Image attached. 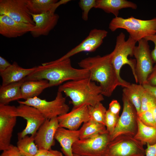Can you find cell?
Wrapping results in <instances>:
<instances>
[{
	"label": "cell",
	"mask_w": 156,
	"mask_h": 156,
	"mask_svg": "<svg viewBox=\"0 0 156 156\" xmlns=\"http://www.w3.org/2000/svg\"><path fill=\"white\" fill-rule=\"evenodd\" d=\"M35 25L17 22L8 16L0 15V34L8 38L20 37L30 32Z\"/></svg>",
	"instance_id": "cell-18"
},
{
	"label": "cell",
	"mask_w": 156,
	"mask_h": 156,
	"mask_svg": "<svg viewBox=\"0 0 156 156\" xmlns=\"http://www.w3.org/2000/svg\"><path fill=\"white\" fill-rule=\"evenodd\" d=\"M19 104L16 107L17 116L25 119L27 124L25 128L18 133V139L28 135L34 136L46 119L35 107L25 104Z\"/></svg>",
	"instance_id": "cell-12"
},
{
	"label": "cell",
	"mask_w": 156,
	"mask_h": 156,
	"mask_svg": "<svg viewBox=\"0 0 156 156\" xmlns=\"http://www.w3.org/2000/svg\"><path fill=\"white\" fill-rule=\"evenodd\" d=\"M31 14L35 25L30 32L35 38L47 35L56 25L59 18L58 14L50 11L40 14Z\"/></svg>",
	"instance_id": "cell-17"
},
{
	"label": "cell",
	"mask_w": 156,
	"mask_h": 156,
	"mask_svg": "<svg viewBox=\"0 0 156 156\" xmlns=\"http://www.w3.org/2000/svg\"><path fill=\"white\" fill-rule=\"evenodd\" d=\"M155 64L152 72L147 78L146 84L153 86H156V63Z\"/></svg>",
	"instance_id": "cell-36"
},
{
	"label": "cell",
	"mask_w": 156,
	"mask_h": 156,
	"mask_svg": "<svg viewBox=\"0 0 156 156\" xmlns=\"http://www.w3.org/2000/svg\"><path fill=\"white\" fill-rule=\"evenodd\" d=\"M16 146L24 156H35L39 150L35 143L34 136L31 135L18 139Z\"/></svg>",
	"instance_id": "cell-27"
},
{
	"label": "cell",
	"mask_w": 156,
	"mask_h": 156,
	"mask_svg": "<svg viewBox=\"0 0 156 156\" xmlns=\"http://www.w3.org/2000/svg\"><path fill=\"white\" fill-rule=\"evenodd\" d=\"M109 28L113 32L119 29H125L129 36L137 42L156 34V17L149 20L133 16L127 18L115 17L110 22Z\"/></svg>",
	"instance_id": "cell-4"
},
{
	"label": "cell",
	"mask_w": 156,
	"mask_h": 156,
	"mask_svg": "<svg viewBox=\"0 0 156 156\" xmlns=\"http://www.w3.org/2000/svg\"><path fill=\"white\" fill-rule=\"evenodd\" d=\"M36 66L29 68H23L15 62L4 71L0 72L2 80V85L19 81L29 75L36 69Z\"/></svg>",
	"instance_id": "cell-20"
},
{
	"label": "cell",
	"mask_w": 156,
	"mask_h": 156,
	"mask_svg": "<svg viewBox=\"0 0 156 156\" xmlns=\"http://www.w3.org/2000/svg\"><path fill=\"white\" fill-rule=\"evenodd\" d=\"M145 150L146 156H156V143L151 145L147 144Z\"/></svg>",
	"instance_id": "cell-38"
},
{
	"label": "cell",
	"mask_w": 156,
	"mask_h": 156,
	"mask_svg": "<svg viewBox=\"0 0 156 156\" xmlns=\"http://www.w3.org/2000/svg\"><path fill=\"white\" fill-rule=\"evenodd\" d=\"M58 91L70 98L73 108L83 105L94 106L104 100L100 86L89 78L67 81L60 85Z\"/></svg>",
	"instance_id": "cell-3"
},
{
	"label": "cell",
	"mask_w": 156,
	"mask_h": 156,
	"mask_svg": "<svg viewBox=\"0 0 156 156\" xmlns=\"http://www.w3.org/2000/svg\"><path fill=\"white\" fill-rule=\"evenodd\" d=\"M47 156H63L62 153L57 150L51 149L47 151Z\"/></svg>",
	"instance_id": "cell-42"
},
{
	"label": "cell",
	"mask_w": 156,
	"mask_h": 156,
	"mask_svg": "<svg viewBox=\"0 0 156 156\" xmlns=\"http://www.w3.org/2000/svg\"><path fill=\"white\" fill-rule=\"evenodd\" d=\"M96 0H80L79 5L82 11V18L85 21L88 18V14L92 8H95Z\"/></svg>",
	"instance_id": "cell-32"
},
{
	"label": "cell",
	"mask_w": 156,
	"mask_h": 156,
	"mask_svg": "<svg viewBox=\"0 0 156 156\" xmlns=\"http://www.w3.org/2000/svg\"><path fill=\"white\" fill-rule=\"evenodd\" d=\"M11 64L5 58L1 56H0V72L5 70Z\"/></svg>",
	"instance_id": "cell-39"
},
{
	"label": "cell",
	"mask_w": 156,
	"mask_h": 156,
	"mask_svg": "<svg viewBox=\"0 0 156 156\" xmlns=\"http://www.w3.org/2000/svg\"><path fill=\"white\" fill-rule=\"evenodd\" d=\"M143 146L133 136L120 135L109 142L107 156H144Z\"/></svg>",
	"instance_id": "cell-10"
},
{
	"label": "cell",
	"mask_w": 156,
	"mask_h": 156,
	"mask_svg": "<svg viewBox=\"0 0 156 156\" xmlns=\"http://www.w3.org/2000/svg\"><path fill=\"white\" fill-rule=\"evenodd\" d=\"M90 119L105 125L107 110L101 102L94 106L88 105Z\"/></svg>",
	"instance_id": "cell-29"
},
{
	"label": "cell",
	"mask_w": 156,
	"mask_h": 156,
	"mask_svg": "<svg viewBox=\"0 0 156 156\" xmlns=\"http://www.w3.org/2000/svg\"><path fill=\"white\" fill-rule=\"evenodd\" d=\"M135 48L133 56L135 58V74L136 83L143 85L147 83V78L152 72L154 63L152 59L148 41L145 39L138 42Z\"/></svg>",
	"instance_id": "cell-8"
},
{
	"label": "cell",
	"mask_w": 156,
	"mask_h": 156,
	"mask_svg": "<svg viewBox=\"0 0 156 156\" xmlns=\"http://www.w3.org/2000/svg\"><path fill=\"white\" fill-rule=\"evenodd\" d=\"M47 151L39 150L38 153L35 156H47Z\"/></svg>",
	"instance_id": "cell-43"
},
{
	"label": "cell",
	"mask_w": 156,
	"mask_h": 156,
	"mask_svg": "<svg viewBox=\"0 0 156 156\" xmlns=\"http://www.w3.org/2000/svg\"><path fill=\"white\" fill-rule=\"evenodd\" d=\"M19 104L27 105L35 107L46 119H50L68 112L70 107L66 103V98L62 92L58 91L55 99L51 101L37 97L24 101H18Z\"/></svg>",
	"instance_id": "cell-7"
},
{
	"label": "cell",
	"mask_w": 156,
	"mask_h": 156,
	"mask_svg": "<svg viewBox=\"0 0 156 156\" xmlns=\"http://www.w3.org/2000/svg\"><path fill=\"white\" fill-rule=\"evenodd\" d=\"M138 128L134 137L143 145H152L156 143V128L144 124L138 118L137 119Z\"/></svg>",
	"instance_id": "cell-24"
},
{
	"label": "cell",
	"mask_w": 156,
	"mask_h": 156,
	"mask_svg": "<svg viewBox=\"0 0 156 156\" xmlns=\"http://www.w3.org/2000/svg\"><path fill=\"white\" fill-rule=\"evenodd\" d=\"M143 86L139 84H131L124 88L123 94L135 107L138 115L141 112V92Z\"/></svg>",
	"instance_id": "cell-26"
},
{
	"label": "cell",
	"mask_w": 156,
	"mask_h": 156,
	"mask_svg": "<svg viewBox=\"0 0 156 156\" xmlns=\"http://www.w3.org/2000/svg\"><path fill=\"white\" fill-rule=\"evenodd\" d=\"M110 141V135L108 133L79 139L73 144V153L80 156H107Z\"/></svg>",
	"instance_id": "cell-6"
},
{
	"label": "cell",
	"mask_w": 156,
	"mask_h": 156,
	"mask_svg": "<svg viewBox=\"0 0 156 156\" xmlns=\"http://www.w3.org/2000/svg\"><path fill=\"white\" fill-rule=\"evenodd\" d=\"M152 109L140 113L138 115V118L144 125L156 128Z\"/></svg>",
	"instance_id": "cell-33"
},
{
	"label": "cell",
	"mask_w": 156,
	"mask_h": 156,
	"mask_svg": "<svg viewBox=\"0 0 156 156\" xmlns=\"http://www.w3.org/2000/svg\"><path fill=\"white\" fill-rule=\"evenodd\" d=\"M137 4L126 0H96L95 8L101 9L108 13L113 14L115 17H118L120 10L130 8L136 10Z\"/></svg>",
	"instance_id": "cell-21"
},
{
	"label": "cell",
	"mask_w": 156,
	"mask_h": 156,
	"mask_svg": "<svg viewBox=\"0 0 156 156\" xmlns=\"http://www.w3.org/2000/svg\"><path fill=\"white\" fill-rule=\"evenodd\" d=\"M122 100L123 103L122 112L113 133L110 135L111 141L122 135L134 137L137 131L138 116L136 110L123 94Z\"/></svg>",
	"instance_id": "cell-9"
},
{
	"label": "cell",
	"mask_w": 156,
	"mask_h": 156,
	"mask_svg": "<svg viewBox=\"0 0 156 156\" xmlns=\"http://www.w3.org/2000/svg\"><path fill=\"white\" fill-rule=\"evenodd\" d=\"M16 107L0 104V150L11 144L14 128L17 120Z\"/></svg>",
	"instance_id": "cell-11"
},
{
	"label": "cell",
	"mask_w": 156,
	"mask_h": 156,
	"mask_svg": "<svg viewBox=\"0 0 156 156\" xmlns=\"http://www.w3.org/2000/svg\"><path fill=\"white\" fill-rule=\"evenodd\" d=\"M70 1V0H61L59 1H58L53 5L50 11L52 12L55 13L56 10L59 6L62 4H66Z\"/></svg>",
	"instance_id": "cell-41"
},
{
	"label": "cell",
	"mask_w": 156,
	"mask_h": 156,
	"mask_svg": "<svg viewBox=\"0 0 156 156\" xmlns=\"http://www.w3.org/2000/svg\"><path fill=\"white\" fill-rule=\"evenodd\" d=\"M56 0H27L28 9L31 14H39L51 10Z\"/></svg>",
	"instance_id": "cell-28"
},
{
	"label": "cell",
	"mask_w": 156,
	"mask_h": 156,
	"mask_svg": "<svg viewBox=\"0 0 156 156\" xmlns=\"http://www.w3.org/2000/svg\"><path fill=\"white\" fill-rule=\"evenodd\" d=\"M79 130H70L63 127H59L54 136L55 139L59 143L61 150L65 156H74L72 146L79 139Z\"/></svg>",
	"instance_id": "cell-19"
},
{
	"label": "cell",
	"mask_w": 156,
	"mask_h": 156,
	"mask_svg": "<svg viewBox=\"0 0 156 156\" xmlns=\"http://www.w3.org/2000/svg\"><path fill=\"white\" fill-rule=\"evenodd\" d=\"M59 127L57 117L46 119L34 136L35 143L39 150L48 151L55 145L54 136Z\"/></svg>",
	"instance_id": "cell-15"
},
{
	"label": "cell",
	"mask_w": 156,
	"mask_h": 156,
	"mask_svg": "<svg viewBox=\"0 0 156 156\" xmlns=\"http://www.w3.org/2000/svg\"><path fill=\"white\" fill-rule=\"evenodd\" d=\"M142 86L147 90L153 95L156 99V86H153L148 84Z\"/></svg>",
	"instance_id": "cell-40"
},
{
	"label": "cell",
	"mask_w": 156,
	"mask_h": 156,
	"mask_svg": "<svg viewBox=\"0 0 156 156\" xmlns=\"http://www.w3.org/2000/svg\"><path fill=\"white\" fill-rule=\"evenodd\" d=\"M0 156H24L20 152L17 146L10 144L7 148L3 151Z\"/></svg>",
	"instance_id": "cell-34"
},
{
	"label": "cell",
	"mask_w": 156,
	"mask_h": 156,
	"mask_svg": "<svg viewBox=\"0 0 156 156\" xmlns=\"http://www.w3.org/2000/svg\"><path fill=\"white\" fill-rule=\"evenodd\" d=\"M2 15L18 22L35 25L27 0H0V15Z\"/></svg>",
	"instance_id": "cell-13"
},
{
	"label": "cell",
	"mask_w": 156,
	"mask_h": 156,
	"mask_svg": "<svg viewBox=\"0 0 156 156\" xmlns=\"http://www.w3.org/2000/svg\"><path fill=\"white\" fill-rule=\"evenodd\" d=\"M136 42L129 36L127 40L125 34L120 32L116 37V44L112 53V65L118 77L121 78L120 71L122 67L127 64L131 68L135 82L137 79L135 74V59L128 58L129 56H133V52Z\"/></svg>",
	"instance_id": "cell-5"
},
{
	"label": "cell",
	"mask_w": 156,
	"mask_h": 156,
	"mask_svg": "<svg viewBox=\"0 0 156 156\" xmlns=\"http://www.w3.org/2000/svg\"><path fill=\"white\" fill-rule=\"evenodd\" d=\"M49 87V81L45 79L25 81L21 87L22 99L26 100L37 97Z\"/></svg>",
	"instance_id": "cell-22"
},
{
	"label": "cell",
	"mask_w": 156,
	"mask_h": 156,
	"mask_svg": "<svg viewBox=\"0 0 156 156\" xmlns=\"http://www.w3.org/2000/svg\"><path fill=\"white\" fill-rule=\"evenodd\" d=\"M59 127L77 130L81 124L90 119L88 105L73 108L69 112L57 117Z\"/></svg>",
	"instance_id": "cell-16"
},
{
	"label": "cell",
	"mask_w": 156,
	"mask_h": 156,
	"mask_svg": "<svg viewBox=\"0 0 156 156\" xmlns=\"http://www.w3.org/2000/svg\"><path fill=\"white\" fill-rule=\"evenodd\" d=\"M87 69H77L72 66L70 58L58 62L53 61L36 66V69L25 78V81L45 79L49 81V87L57 86L67 81L89 78Z\"/></svg>",
	"instance_id": "cell-2"
},
{
	"label": "cell",
	"mask_w": 156,
	"mask_h": 156,
	"mask_svg": "<svg viewBox=\"0 0 156 156\" xmlns=\"http://www.w3.org/2000/svg\"><path fill=\"white\" fill-rule=\"evenodd\" d=\"M156 106V99L153 95L143 86L141 92V108L140 113L152 110Z\"/></svg>",
	"instance_id": "cell-30"
},
{
	"label": "cell",
	"mask_w": 156,
	"mask_h": 156,
	"mask_svg": "<svg viewBox=\"0 0 156 156\" xmlns=\"http://www.w3.org/2000/svg\"><path fill=\"white\" fill-rule=\"evenodd\" d=\"M112 53L103 56L89 57L82 60L78 63L82 68L89 71V78L99 83L103 96L110 97L116 88H123L131 83L120 77L117 75L112 62Z\"/></svg>",
	"instance_id": "cell-1"
},
{
	"label": "cell",
	"mask_w": 156,
	"mask_h": 156,
	"mask_svg": "<svg viewBox=\"0 0 156 156\" xmlns=\"http://www.w3.org/2000/svg\"><path fill=\"white\" fill-rule=\"evenodd\" d=\"M25 78L19 81L0 86V104L8 105L12 101L22 99L21 87L25 81Z\"/></svg>",
	"instance_id": "cell-23"
},
{
	"label": "cell",
	"mask_w": 156,
	"mask_h": 156,
	"mask_svg": "<svg viewBox=\"0 0 156 156\" xmlns=\"http://www.w3.org/2000/svg\"><path fill=\"white\" fill-rule=\"evenodd\" d=\"M107 34V31L104 29H94L91 30L88 36L80 43L62 57L53 61L58 62L70 58L72 56L82 52L95 51L102 44Z\"/></svg>",
	"instance_id": "cell-14"
},
{
	"label": "cell",
	"mask_w": 156,
	"mask_h": 156,
	"mask_svg": "<svg viewBox=\"0 0 156 156\" xmlns=\"http://www.w3.org/2000/svg\"><path fill=\"white\" fill-rule=\"evenodd\" d=\"M120 109L121 106L118 101L116 100H113L109 104L108 110L115 115H119Z\"/></svg>",
	"instance_id": "cell-35"
},
{
	"label": "cell",
	"mask_w": 156,
	"mask_h": 156,
	"mask_svg": "<svg viewBox=\"0 0 156 156\" xmlns=\"http://www.w3.org/2000/svg\"><path fill=\"white\" fill-rule=\"evenodd\" d=\"M148 41L152 42L154 44V47L151 52V57L154 63H156V34L145 38Z\"/></svg>",
	"instance_id": "cell-37"
},
{
	"label": "cell",
	"mask_w": 156,
	"mask_h": 156,
	"mask_svg": "<svg viewBox=\"0 0 156 156\" xmlns=\"http://www.w3.org/2000/svg\"><path fill=\"white\" fill-rule=\"evenodd\" d=\"M79 130L80 139L92 138L100 134L108 133L105 125L90 119L83 123Z\"/></svg>",
	"instance_id": "cell-25"
},
{
	"label": "cell",
	"mask_w": 156,
	"mask_h": 156,
	"mask_svg": "<svg viewBox=\"0 0 156 156\" xmlns=\"http://www.w3.org/2000/svg\"><path fill=\"white\" fill-rule=\"evenodd\" d=\"M73 155H74V156H80L79 155H76V154H73Z\"/></svg>",
	"instance_id": "cell-45"
},
{
	"label": "cell",
	"mask_w": 156,
	"mask_h": 156,
	"mask_svg": "<svg viewBox=\"0 0 156 156\" xmlns=\"http://www.w3.org/2000/svg\"><path fill=\"white\" fill-rule=\"evenodd\" d=\"M120 116L115 115L107 110L105 119V126L108 133L111 135L113 133L118 123Z\"/></svg>",
	"instance_id": "cell-31"
},
{
	"label": "cell",
	"mask_w": 156,
	"mask_h": 156,
	"mask_svg": "<svg viewBox=\"0 0 156 156\" xmlns=\"http://www.w3.org/2000/svg\"><path fill=\"white\" fill-rule=\"evenodd\" d=\"M152 112L154 117L156 128V106L153 109Z\"/></svg>",
	"instance_id": "cell-44"
}]
</instances>
